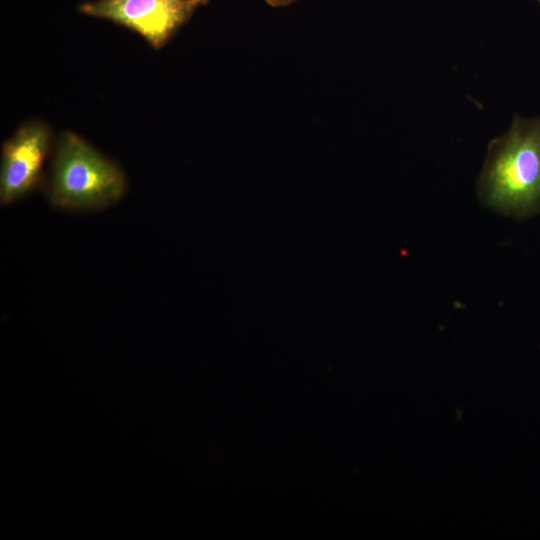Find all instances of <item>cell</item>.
Segmentation results:
<instances>
[{
    "label": "cell",
    "instance_id": "obj_1",
    "mask_svg": "<svg viewBox=\"0 0 540 540\" xmlns=\"http://www.w3.org/2000/svg\"><path fill=\"white\" fill-rule=\"evenodd\" d=\"M478 190L485 204L516 219L540 212V117L515 115L488 146Z\"/></svg>",
    "mask_w": 540,
    "mask_h": 540
},
{
    "label": "cell",
    "instance_id": "obj_2",
    "mask_svg": "<svg viewBox=\"0 0 540 540\" xmlns=\"http://www.w3.org/2000/svg\"><path fill=\"white\" fill-rule=\"evenodd\" d=\"M120 168L78 135L59 137L51 165L47 197L66 211H96L116 203L125 191Z\"/></svg>",
    "mask_w": 540,
    "mask_h": 540
},
{
    "label": "cell",
    "instance_id": "obj_3",
    "mask_svg": "<svg viewBox=\"0 0 540 540\" xmlns=\"http://www.w3.org/2000/svg\"><path fill=\"white\" fill-rule=\"evenodd\" d=\"M196 6L192 0H96L82 4L80 11L123 25L160 48Z\"/></svg>",
    "mask_w": 540,
    "mask_h": 540
},
{
    "label": "cell",
    "instance_id": "obj_4",
    "mask_svg": "<svg viewBox=\"0 0 540 540\" xmlns=\"http://www.w3.org/2000/svg\"><path fill=\"white\" fill-rule=\"evenodd\" d=\"M49 150V131L41 123L22 126L3 144L0 169V203H13L39 184Z\"/></svg>",
    "mask_w": 540,
    "mask_h": 540
},
{
    "label": "cell",
    "instance_id": "obj_5",
    "mask_svg": "<svg viewBox=\"0 0 540 540\" xmlns=\"http://www.w3.org/2000/svg\"><path fill=\"white\" fill-rule=\"evenodd\" d=\"M268 5L272 7H282L287 6L296 0H264Z\"/></svg>",
    "mask_w": 540,
    "mask_h": 540
},
{
    "label": "cell",
    "instance_id": "obj_6",
    "mask_svg": "<svg viewBox=\"0 0 540 540\" xmlns=\"http://www.w3.org/2000/svg\"><path fill=\"white\" fill-rule=\"evenodd\" d=\"M195 4H206L209 0H192Z\"/></svg>",
    "mask_w": 540,
    "mask_h": 540
}]
</instances>
